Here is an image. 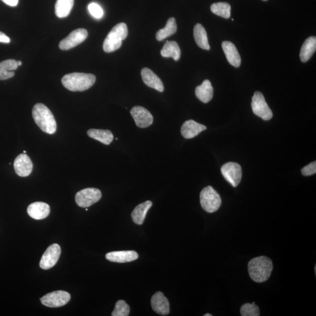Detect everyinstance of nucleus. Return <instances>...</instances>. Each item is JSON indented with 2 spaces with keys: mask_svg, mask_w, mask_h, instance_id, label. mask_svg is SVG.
Instances as JSON below:
<instances>
[{
  "mask_svg": "<svg viewBox=\"0 0 316 316\" xmlns=\"http://www.w3.org/2000/svg\"><path fill=\"white\" fill-rule=\"evenodd\" d=\"M248 272L253 281L262 283L269 279L273 270L272 260L268 257L260 256L250 260L248 265Z\"/></svg>",
  "mask_w": 316,
  "mask_h": 316,
  "instance_id": "obj_1",
  "label": "nucleus"
},
{
  "mask_svg": "<svg viewBox=\"0 0 316 316\" xmlns=\"http://www.w3.org/2000/svg\"><path fill=\"white\" fill-rule=\"evenodd\" d=\"M32 116L37 126L42 132L53 134L56 133L57 124L54 116L46 106L38 103L32 109Z\"/></svg>",
  "mask_w": 316,
  "mask_h": 316,
  "instance_id": "obj_2",
  "label": "nucleus"
},
{
  "mask_svg": "<svg viewBox=\"0 0 316 316\" xmlns=\"http://www.w3.org/2000/svg\"><path fill=\"white\" fill-rule=\"evenodd\" d=\"M96 80L94 74L84 73H72L65 75L62 83L68 90L72 92H83L90 88Z\"/></svg>",
  "mask_w": 316,
  "mask_h": 316,
  "instance_id": "obj_3",
  "label": "nucleus"
},
{
  "mask_svg": "<svg viewBox=\"0 0 316 316\" xmlns=\"http://www.w3.org/2000/svg\"><path fill=\"white\" fill-rule=\"evenodd\" d=\"M128 36V28L125 23L116 24L109 32L103 43V50L107 53L112 52L122 46V41Z\"/></svg>",
  "mask_w": 316,
  "mask_h": 316,
  "instance_id": "obj_4",
  "label": "nucleus"
},
{
  "mask_svg": "<svg viewBox=\"0 0 316 316\" xmlns=\"http://www.w3.org/2000/svg\"><path fill=\"white\" fill-rule=\"evenodd\" d=\"M200 199L202 207L206 212H214L220 208V196L210 186H207L202 190Z\"/></svg>",
  "mask_w": 316,
  "mask_h": 316,
  "instance_id": "obj_5",
  "label": "nucleus"
},
{
  "mask_svg": "<svg viewBox=\"0 0 316 316\" xmlns=\"http://www.w3.org/2000/svg\"><path fill=\"white\" fill-rule=\"evenodd\" d=\"M102 196V192L98 188H87L78 192L75 200L79 207L87 208L98 202Z\"/></svg>",
  "mask_w": 316,
  "mask_h": 316,
  "instance_id": "obj_6",
  "label": "nucleus"
},
{
  "mask_svg": "<svg viewBox=\"0 0 316 316\" xmlns=\"http://www.w3.org/2000/svg\"><path fill=\"white\" fill-rule=\"evenodd\" d=\"M252 107L254 114L265 121H268L272 118V112L268 105L264 95L260 92H256L254 94L252 98Z\"/></svg>",
  "mask_w": 316,
  "mask_h": 316,
  "instance_id": "obj_7",
  "label": "nucleus"
},
{
  "mask_svg": "<svg viewBox=\"0 0 316 316\" xmlns=\"http://www.w3.org/2000/svg\"><path fill=\"white\" fill-rule=\"evenodd\" d=\"M70 298V294L67 292L58 290L44 295L40 300L46 306L56 308L66 305Z\"/></svg>",
  "mask_w": 316,
  "mask_h": 316,
  "instance_id": "obj_8",
  "label": "nucleus"
},
{
  "mask_svg": "<svg viewBox=\"0 0 316 316\" xmlns=\"http://www.w3.org/2000/svg\"><path fill=\"white\" fill-rule=\"evenodd\" d=\"M221 171L225 180L233 187H236L241 182L242 168L239 164L236 162L226 163L222 167Z\"/></svg>",
  "mask_w": 316,
  "mask_h": 316,
  "instance_id": "obj_9",
  "label": "nucleus"
},
{
  "mask_svg": "<svg viewBox=\"0 0 316 316\" xmlns=\"http://www.w3.org/2000/svg\"><path fill=\"white\" fill-rule=\"evenodd\" d=\"M60 246L57 244H54L48 247L40 261V266L41 268L48 270L56 266L60 259Z\"/></svg>",
  "mask_w": 316,
  "mask_h": 316,
  "instance_id": "obj_10",
  "label": "nucleus"
},
{
  "mask_svg": "<svg viewBox=\"0 0 316 316\" xmlns=\"http://www.w3.org/2000/svg\"><path fill=\"white\" fill-rule=\"evenodd\" d=\"M88 36V32L86 30L82 28L76 30L60 41V48L61 50H70L83 42L87 38Z\"/></svg>",
  "mask_w": 316,
  "mask_h": 316,
  "instance_id": "obj_11",
  "label": "nucleus"
},
{
  "mask_svg": "<svg viewBox=\"0 0 316 316\" xmlns=\"http://www.w3.org/2000/svg\"><path fill=\"white\" fill-rule=\"evenodd\" d=\"M137 126L144 128L152 124L154 118L150 112L146 108L136 106L130 112Z\"/></svg>",
  "mask_w": 316,
  "mask_h": 316,
  "instance_id": "obj_12",
  "label": "nucleus"
},
{
  "mask_svg": "<svg viewBox=\"0 0 316 316\" xmlns=\"http://www.w3.org/2000/svg\"><path fill=\"white\" fill-rule=\"evenodd\" d=\"M14 167L16 172L20 177H26L32 174L33 164L30 157L26 154H19L16 158Z\"/></svg>",
  "mask_w": 316,
  "mask_h": 316,
  "instance_id": "obj_13",
  "label": "nucleus"
},
{
  "mask_svg": "<svg viewBox=\"0 0 316 316\" xmlns=\"http://www.w3.org/2000/svg\"><path fill=\"white\" fill-rule=\"evenodd\" d=\"M151 306L156 314L166 316L170 314V303L168 298L161 292H157L151 298Z\"/></svg>",
  "mask_w": 316,
  "mask_h": 316,
  "instance_id": "obj_14",
  "label": "nucleus"
},
{
  "mask_svg": "<svg viewBox=\"0 0 316 316\" xmlns=\"http://www.w3.org/2000/svg\"><path fill=\"white\" fill-rule=\"evenodd\" d=\"M106 258L112 262L126 263L138 259V255L134 250H120L108 252Z\"/></svg>",
  "mask_w": 316,
  "mask_h": 316,
  "instance_id": "obj_15",
  "label": "nucleus"
},
{
  "mask_svg": "<svg viewBox=\"0 0 316 316\" xmlns=\"http://www.w3.org/2000/svg\"><path fill=\"white\" fill-rule=\"evenodd\" d=\"M207 129L204 125L200 124L194 120L185 122L181 128V134L186 139H191L196 136L201 132Z\"/></svg>",
  "mask_w": 316,
  "mask_h": 316,
  "instance_id": "obj_16",
  "label": "nucleus"
},
{
  "mask_svg": "<svg viewBox=\"0 0 316 316\" xmlns=\"http://www.w3.org/2000/svg\"><path fill=\"white\" fill-rule=\"evenodd\" d=\"M27 212L30 218L40 220L50 215V207L46 202H35L28 206Z\"/></svg>",
  "mask_w": 316,
  "mask_h": 316,
  "instance_id": "obj_17",
  "label": "nucleus"
},
{
  "mask_svg": "<svg viewBox=\"0 0 316 316\" xmlns=\"http://www.w3.org/2000/svg\"><path fill=\"white\" fill-rule=\"evenodd\" d=\"M142 76L144 84L148 86L156 89V90L160 92L164 91V86L162 80L149 68H142Z\"/></svg>",
  "mask_w": 316,
  "mask_h": 316,
  "instance_id": "obj_18",
  "label": "nucleus"
},
{
  "mask_svg": "<svg viewBox=\"0 0 316 316\" xmlns=\"http://www.w3.org/2000/svg\"><path fill=\"white\" fill-rule=\"evenodd\" d=\"M222 48L229 64L236 68L240 67L242 59L234 44L230 41H224Z\"/></svg>",
  "mask_w": 316,
  "mask_h": 316,
  "instance_id": "obj_19",
  "label": "nucleus"
},
{
  "mask_svg": "<svg viewBox=\"0 0 316 316\" xmlns=\"http://www.w3.org/2000/svg\"><path fill=\"white\" fill-rule=\"evenodd\" d=\"M214 88L212 87L211 82L208 80H205L202 84L196 88L195 94L196 97L201 102L208 103L214 97Z\"/></svg>",
  "mask_w": 316,
  "mask_h": 316,
  "instance_id": "obj_20",
  "label": "nucleus"
},
{
  "mask_svg": "<svg viewBox=\"0 0 316 316\" xmlns=\"http://www.w3.org/2000/svg\"><path fill=\"white\" fill-rule=\"evenodd\" d=\"M152 206V202L149 200L137 206L132 214L134 222L138 225H142L145 220L148 212Z\"/></svg>",
  "mask_w": 316,
  "mask_h": 316,
  "instance_id": "obj_21",
  "label": "nucleus"
},
{
  "mask_svg": "<svg viewBox=\"0 0 316 316\" xmlns=\"http://www.w3.org/2000/svg\"><path fill=\"white\" fill-rule=\"evenodd\" d=\"M316 50V38L310 36L306 40L302 46L300 58L302 62H307L314 54Z\"/></svg>",
  "mask_w": 316,
  "mask_h": 316,
  "instance_id": "obj_22",
  "label": "nucleus"
},
{
  "mask_svg": "<svg viewBox=\"0 0 316 316\" xmlns=\"http://www.w3.org/2000/svg\"><path fill=\"white\" fill-rule=\"evenodd\" d=\"M18 65L17 61L8 60L0 62V80H4L12 78L14 76V70H17Z\"/></svg>",
  "mask_w": 316,
  "mask_h": 316,
  "instance_id": "obj_23",
  "label": "nucleus"
},
{
  "mask_svg": "<svg viewBox=\"0 0 316 316\" xmlns=\"http://www.w3.org/2000/svg\"><path fill=\"white\" fill-rule=\"evenodd\" d=\"M88 135L90 138L98 140V142L107 146L110 145L114 139L112 133L110 130H108L90 129L88 130Z\"/></svg>",
  "mask_w": 316,
  "mask_h": 316,
  "instance_id": "obj_24",
  "label": "nucleus"
},
{
  "mask_svg": "<svg viewBox=\"0 0 316 316\" xmlns=\"http://www.w3.org/2000/svg\"><path fill=\"white\" fill-rule=\"evenodd\" d=\"M194 38L196 43L202 50H210V46L208 41L207 32L204 26L200 24L194 26Z\"/></svg>",
  "mask_w": 316,
  "mask_h": 316,
  "instance_id": "obj_25",
  "label": "nucleus"
},
{
  "mask_svg": "<svg viewBox=\"0 0 316 316\" xmlns=\"http://www.w3.org/2000/svg\"><path fill=\"white\" fill-rule=\"evenodd\" d=\"M160 54L163 57L172 58L175 61L180 60L181 56L180 48L175 41H166Z\"/></svg>",
  "mask_w": 316,
  "mask_h": 316,
  "instance_id": "obj_26",
  "label": "nucleus"
},
{
  "mask_svg": "<svg viewBox=\"0 0 316 316\" xmlns=\"http://www.w3.org/2000/svg\"><path fill=\"white\" fill-rule=\"evenodd\" d=\"M177 24L174 18H170L168 20L166 27L160 30L156 34V38L158 40L161 41L166 38L174 35L177 32Z\"/></svg>",
  "mask_w": 316,
  "mask_h": 316,
  "instance_id": "obj_27",
  "label": "nucleus"
},
{
  "mask_svg": "<svg viewBox=\"0 0 316 316\" xmlns=\"http://www.w3.org/2000/svg\"><path fill=\"white\" fill-rule=\"evenodd\" d=\"M74 5V0H57L56 14L59 18H65L70 15Z\"/></svg>",
  "mask_w": 316,
  "mask_h": 316,
  "instance_id": "obj_28",
  "label": "nucleus"
},
{
  "mask_svg": "<svg viewBox=\"0 0 316 316\" xmlns=\"http://www.w3.org/2000/svg\"><path fill=\"white\" fill-rule=\"evenodd\" d=\"M212 13L226 19L231 16V6L228 2H216L210 6Z\"/></svg>",
  "mask_w": 316,
  "mask_h": 316,
  "instance_id": "obj_29",
  "label": "nucleus"
},
{
  "mask_svg": "<svg viewBox=\"0 0 316 316\" xmlns=\"http://www.w3.org/2000/svg\"><path fill=\"white\" fill-rule=\"evenodd\" d=\"M130 312L129 305L124 300H120L116 302L112 315V316H128Z\"/></svg>",
  "mask_w": 316,
  "mask_h": 316,
  "instance_id": "obj_30",
  "label": "nucleus"
},
{
  "mask_svg": "<svg viewBox=\"0 0 316 316\" xmlns=\"http://www.w3.org/2000/svg\"><path fill=\"white\" fill-rule=\"evenodd\" d=\"M240 312L242 316H259L260 309L255 304H244Z\"/></svg>",
  "mask_w": 316,
  "mask_h": 316,
  "instance_id": "obj_31",
  "label": "nucleus"
},
{
  "mask_svg": "<svg viewBox=\"0 0 316 316\" xmlns=\"http://www.w3.org/2000/svg\"><path fill=\"white\" fill-rule=\"evenodd\" d=\"M88 10L90 14L94 17L95 18H101L103 14H104L102 8L97 3H91L88 6Z\"/></svg>",
  "mask_w": 316,
  "mask_h": 316,
  "instance_id": "obj_32",
  "label": "nucleus"
},
{
  "mask_svg": "<svg viewBox=\"0 0 316 316\" xmlns=\"http://www.w3.org/2000/svg\"><path fill=\"white\" fill-rule=\"evenodd\" d=\"M301 172L304 176H310V175L315 174L316 173V161L304 166L303 169L302 170Z\"/></svg>",
  "mask_w": 316,
  "mask_h": 316,
  "instance_id": "obj_33",
  "label": "nucleus"
},
{
  "mask_svg": "<svg viewBox=\"0 0 316 316\" xmlns=\"http://www.w3.org/2000/svg\"><path fill=\"white\" fill-rule=\"evenodd\" d=\"M0 42L8 44L10 42V38L5 34L0 32Z\"/></svg>",
  "mask_w": 316,
  "mask_h": 316,
  "instance_id": "obj_34",
  "label": "nucleus"
},
{
  "mask_svg": "<svg viewBox=\"0 0 316 316\" xmlns=\"http://www.w3.org/2000/svg\"><path fill=\"white\" fill-rule=\"evenodd\" d=\"M6 4L11 6H15L18 4V0H2Z\"/></svg>",
  "mask_w": 316,
  "mask_h": 316,
  "instance_id": "obj_35",
  "label": "nucleus"
},
{
  "mask_svg": "<svg viewBox=\"0 0 316 316\" xmlns=\"http://www.w3.org/2000/svg\"><path fill=\"white\" fill-rule=\"evenodd\" d=\"M17 63H18V66H22V62L17 61Z\"/></svg>",
  "mask_w": 316,
  "mask_h": 316,
  "instance_id": "obj_36",
  "label": "nucleus"
},
{
  "mask_svg": "<svg viewBox=\"0 0 316 316\" xmlns=\"http://www.w3.org/2000/svg\"><path fill=\"white\" fill-rule=\"evenodd\" d=\"M204 316H212L211 314H207L204 315Z\"/></svg>",
  "mask_w": 316,
  "mask_h": 316,
  "instance_id": "obj_37",
  "label": "nucleus"
},
{
  "mask_svg": "<svg viewBox=\"0 0 316 316\" xmlns=\"http://www.w3.org/2000/svg\"><path fill=\"white\" fill-rule=\"evenodd\" d=\"M26 151L24 150V154H26Z\"/></svg>",
  "mask_w": 316,
  "mask_h": 316,
  "instance_id": "obj_38",
  "label": "nucleus"
},
{
  "mask_svg": "<svg viewBox=\"0 0 316 316\" xmlns=\"http://www.w3.org/2000/svg\"><path fill=\"white\" fill-rule=\"evenodd\" d=\"M263 1H268V0H263Z\"/></svg>",
  "mask_w": 316,
  "mask_h": 316,
  "instance_id": "obj_39",
  "label": "nucleus"
}]
</instances>
